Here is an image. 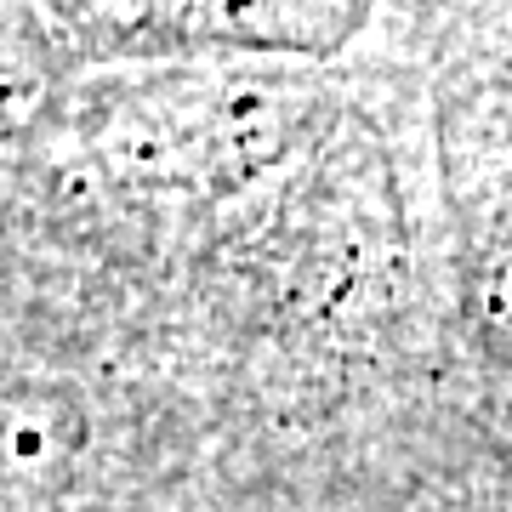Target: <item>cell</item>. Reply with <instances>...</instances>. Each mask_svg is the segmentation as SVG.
Here are the masks:
<instances>
[{
  "label": "cell",
  "mask_w": 512,
  "mask_h": 512,
  "mask_svg": "<svg viewBox=\"0 0 512 512\" xmlns=\"http://www.w3.org/2000/svg\"><path fill=\"white\" fill-rule=\"evenodd\" d=\"M0 439H12V433H0ZM12 501V461H6V444H0V512Z\"/></svg>",
  "instance_id": "cell-1"
}]
</instances>
